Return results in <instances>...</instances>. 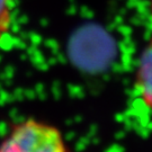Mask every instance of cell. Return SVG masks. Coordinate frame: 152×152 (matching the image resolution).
<instances>
[{"instance_id": "1", "label": "cell", "mask_w": 152, "mask_h": 152, "mask_svg": "<svg viewBox=\"0 0 152 152\" xmlns=\"http://www.w3.org/2000/svg\"><path fill=\"white\" fill-rule=\"evenodd\" d=\"M0 152H68V148L58 127L31 118L12 127Z\"/></svg>"}, {"instance_id": "2", "label": "cell", "mask_w": 152, "mask_h": 152, "mask_svg": "<svg viewBox=\"0 0 152 152\" xmlns=\"http://www.w3.org/2000/svg\"><path fill=\"white\" fill-rule=\"evenodd\" d=\"M136 87L142 100L152 109V37L140 56L136 72Z\"/></svg>"}, {"instance_id": "3", "label": "cell", "mask_w": 152, "mask_h": 152, "mask_svg": "<svg viewBox=\"0 0 152 152\" xmlns=\"http://www.w3.org/2000/svg\"><path fill=\"white\" fill-rule=\"evenodd\" d=\"M10 24V0H0V38L9 31Z\"/></svg>"}]
</instances>
